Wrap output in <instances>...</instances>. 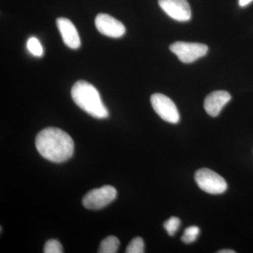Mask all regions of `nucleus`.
I'll return each mask as SVG.
<instances>
[{"instance_id": "nucleus-1", "label": "nucleus", "mask_w": 253, "mask_h": 253, "mask_svg": "<svg viewBox=\"0 0 253 253\" xmlns=\"http://www.w3.org/2000/svg\"><path fill=\"white\" fill-rule=\"evenodd\" d=\"M37 150L43 158L54 163H62L72 157L74 142L66 131L56 127H47L36 136Z\"/></svg>"}, {"instance_id": "nucleus-9", "label": "nucleus", "mask_w": 253, "mask_h": 253, "mask_svg": "<svg viewBox=\"0 0 253 253\" xmlns=\"http://www.w3.org/2000/svg\"><path fill=\"white\" fill-rule=\"evenodd\" d=\"M56 25L64 44L71 49H78L81 45V41L74 24L68 18H59L56 20Z\"/></svg>"}, {"instance_id": "nucleus-16", "label": "nucleus", "mask_w": 253, "mask_h": 253, "mask_svg": "<svg viewBox=\"0 0 253 253\" xmlns=\"http://www.w3.org/2000/svg\"><path fill=\"white\" fill-rule=\"evenodd\" d=\"M63 247L59 241L55 239L46 241L44 248V253H62Z\"/></svg>"}, {"instance_id": "nucleus-8", "label": "nucleus", "mask_w": 253, "mask_h": 253, "mask_svg": "<svg viewBox=\"0 0 253 253\" xmlns=\"http://www.w3.org/2000/svg\"><path fill=\"white\" fill-rule=\"evenodd\" d=\"M95 26L99 33L110 38H121L126 31V27L121 21L106 14L96 16Z\"/></svg>"}, {"instance_id": "nucleus-11", "label": "nucleus", "mask_w": 253, "mask_h": 253, "mask_svg": "<svg viewBox=\"0 0 253 253\" xmlns=\"http://www.w3.org/2000/svg\"><path fill=\"white\" fill-rule=\"evenodd\" d=\"M120 241L117 237L113 236H108L103 240L100 244L99 253H116L119 249Z\"/></svg>"}, {"instance_id": "nucleus-2", "label": "nucleus", "mask_w": 253, "mask_h": 253, "mask_svg": "<svg viewBox=\"0 0 253 253\" xmlns=\"http://www.w3.org/2000/svg\"><path fill=\"white\" fill-rule=\"evenodd\" d=\"M71 96L74 102L92 117L98 119L109 117V111L99 91L90 83L84 81L76 82L71 89Z\"/></svg>"}, {"instance_id": "nucleus-15", "label": "nucleus", "mask_w": 253, "mask_h": 253, "mask_svg": "<svg viewBox=\"0 0 253 253\" xmlns=\"http://www.w3.org/2000/svg\"><path fill=\"white\" fill-rule=\"evenodd\" d=\"M181 220L176 217H171L164 223V228L169 236H172L180 226Z\"/></svg>"}, {"instance_id": "nucleus-6", "label": "nucleus", "mask_w": 253, "mask_h": 253, "mask_svg": "<svg viewBox=\"0 0 253 253\" xmlns=\"http://www.w3.org/2000/svg\"><path fill=\"white\" fill-rule=\"evenodd\" d=\"M151 103L155 112L163 121L176 124L179 121V113L172 100L166 95L156 93L151 96Z\"/></svg>"}, {"instance_id": "nucleus-7", "label": "nucleus", "mask_w": 253, "mask_h": 253, "mask_svg": "<svg viewBox=\"0 0 253 253\" xmlns=\"http://www.w3.org/2000/svg\"><path fill=\"white\" fill-rule=\"evenodd\" d=\"M158 4L172 19L180 22L191 19V8L187 0H158Z\"/></svg>"}, {"instance_id": "nucleus-3", "label": "nucleus", "mask_w": 253, "mask_h": 253, "mask_svg": "<svg viewBox=\"0 0 253 253\" xmlns=\"http://www.w3.org/2000/svg\"><path fill=\"white\" fill-rule=\"evenodd\" d=\"M194 179L200 189L210 194H224L228 188L225 179L208 168L196 171Z\"/></svg>"}, {"instance_id": "nucleus-12", "label": "nucleus", "mask_w": 253, "mask_h": 253, "mask_svg": "<svg viewBox=\"0 0 253 253\" xmlns=\"http://www.w3.org/2000/svg\"><path fill=\"white\" fill-rule=\"evenodd\" d=\"M200 232L201 230L198 226H189L184 230V234L181 236V241L186 244H192L199 237Z\"/></svg>"}, {"instance_id": "nucleus-10", "label": "nucleus", "mask_w": 253, "mask_h": 253, "mask_svg": "<svg viewBox=\"0 0 253 253\" xmlns=\"http://www.w3.org/2000/svg\"><path fill=\"white\" fill-rule=\"evenodd\" d=\"M231 99L228 91L219 90L212 91L206 96L204 101V109L206 113L212 117H217L221 110Z\"/></svg>"}, {"instance_id": "nucleus-18", "label": "nucleus", "mask_w": 253, "mask_h": 253, "mask_svg": "<svg viewBox=\"0 0 253 253\" xmlns=\"http://www.w3.org/2000/svg\"><path fill=\"white\" fill-rule=\"evenodd\" d=\"M218 253H236V251H233V250L229 249H224L220 250V251H218Z\"/></svg>"}, {"instance_id": "nucleus-5", "label": "nucleus", "mask_w": 253, "mask_h": 253, "mask_svg": "<svg viewBox=\"0 0 253 253\" xmlns=\"http://www.w3.org/2000/svg\"><path fill=\"white\" fill-rule=\"evenodd\" d=\"M169 49L177 56L181 62L190 63L207 54V45L201 43L176 42L169 46Z\"/></svg>"}, {"instance_id": "nucleus-13", "label": "nucleus", "mask_w": 253, "mask_h": 253, "mask_svg": "<svg viewBox=\"0 0 253 253\" xmlns=\"http://www.w3.org/2000/svg\"><path fill=\"white\" fill-rule=\"evenodd\" d=\"M27 48L28 51L31 53L33 56L41 57L44 54V50H43L42 46L41 43L36 38H31L28 40L27 42Z\"/></svg>"}, {"instance_id": "nucleus-17", "label": "nucleus", "mask_w": 253, "mask_h": 253, "mask_svg": "<svg viewBox=\"0 0 253 253\" xmlns=\"http://www.w3.org/2000/svg\"><path fill=\"white\" fill-rule=\"evenodd\" d=\"M253 0H239V5L242 7L247 6L250 3L252 2Z\"/></svg>"}, {"instance_id": "nucleus-14", "label": "nucleus", "mask_w": 253, "mask_h": 253, "mask_svg": "<svg viewBox=\"0 0 253 253\" xmlns=\"http://www.w3.org/2000/svg\"><path fill=\"white\" fill-rule=\"evenodd\" d=\"M144 240L141 237H136L131 240V242L126 247V253H144Z\"/></svg>"}, {"instance_id": "nucleus-4", "label": "nucleus", "mask_w": 253, "mask_h": 253, "mask_svg": "<svg viewBox=\"0 0 253 253\" xmlns=\"http://www.w3.org/2000/svg\"><path fill=\"white\" fill-rule=\"evenodd\" d=\"M117 196V191L112 186L106 185L88 192L83 199L84 208L100 210L113 202Z\"/></svg>"}]
</instances>
